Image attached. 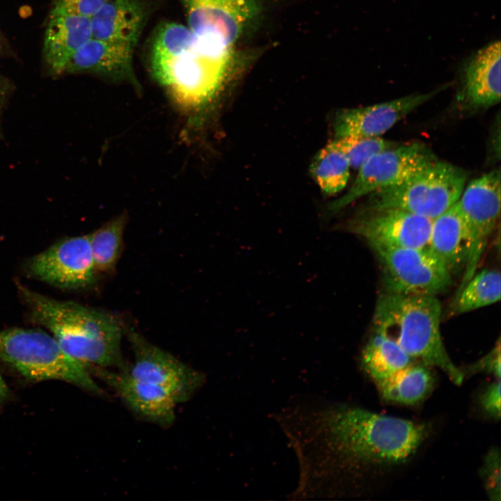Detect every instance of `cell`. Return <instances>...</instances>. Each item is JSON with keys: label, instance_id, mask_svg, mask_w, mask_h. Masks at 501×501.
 <instances>
[{"label": "cell", "instance_id": "13", "mask_svg": "<svg viewBox=\"0 0 501 501\" xmlns=\"http://www.w3.org/2000/svg\"><path fill=\"white\" fill-rule=\"evenodd\" d=\"M432 219L397 208L367 209L351 228L370 246L427 248Z\"/></svg>", "mask_w": 501, "mask_h": 501}, {"label": "cell", "instance_id": "20", "mask_svg": "<svg viewBox=\"0 0 501 501\" xmlns=\"http://www.w3.org/2000/svg\"><path fill=\"white\" fill-rule=\"evenodd\" d=\"M427 248L451 274L464 267L468 234L458 202L432 219Z\"/></svg>", "mask_w": 501, "mask_h": 501}, {"label": "cell", "instance_id": "31", "mask_svg": "<svg viewBox=\"0 0 501 501\" xmlns=\"http://www.w3.org/2000/svg\"><path fill=\"white\" fill-rule=\"evenodd\" d=\"M9 395V388L0 373V406L8 399Z\"/></svg>", "mask_w": 501, "mask_h": 501}, {"label": "cell", "instance_id": "18", "mask_svg": "<svg viewBox=\"0 0 501 501\" xmlns=\"http://www.w3.org/2000/svg\"><path fill=\"white\" fill-rule=\"evenodd\" d=\"M463 95L477 108L500 100V42L493 41L470 55L463 65Z\"/></svg>", "mask_w": 501, "mask_h": 501}, {"label": "cell", "instance_id": "17", "mask_svg": "<svg viewBox=\"0 0 501 501\" xmlns=\"http://www.w3.org/2000/svg\"><path fill=\"white\" fill-rule=\"evenodd\" d=\"M91 38L90 18L53 7L44 39V56L51 72L63 73L74 53Z\"/></svg>", "mask_w": 501, "mask_h": 501}, {"label": "cell", "instance_id": "15", "mask_svg": "<svg viewBox=\"0 0 501 501\" xmlns=\"http://www.w3.org/2000/svg\"><path fill=\"white\" fill-rule=\"evenodd\" d=\"M90 371L114 390L139 418L163 427L173 423L177 403L162 388L133 377L127 368L114 372L109 368L97 367Z\"/></svg>", "mask_w": 501, "mask_h": 501}, {"label": "cell", "instance_id": "30", "mask_svg": "<svg viewBox=\"0 0 501 501\" xmlns=\"http://www.w3.org/2000/svg\"><path fill=\"white\" fill-rule=\"evenodd\" d=\"M106 1L54 0V7L90 18Z\"/></svg>", "mask_w": 501, "mask_h": 501}, {"label": "cell", "instance_id": "23", "mask_svg": "<svg viewBox=\"0 0 501 501\" xmlns=\"http://www.w3.org/2000/svg\"><path fill=\"white\" fill-rule=\"evenodd\" d=\"M501 276L496 269H485L476 273L459 290L452 304L454 315L468 312L500 301Z\"/></svg>", "mask_w": 501, "mask_h": 501}, {"label": "cell", "instance_id": "25", "mask_svg": "<svg viewBox=\"0 0 501 501\" xmlns=\"http://www.w3.org/2000/svg\"><path fill=\"white\" fill-rule=\"evenodd\" d=\"M126 221L127 217L122 214L88 234L97 273L111 271L115 267L122 250Z\"/></svg>", "mask_w": 501, "mask_h": 501}, {"label": "cell", "instance_id": "6", "mask_svg": "<svg viewBox=\"0 0 501 501\" xmlns=\"http://www.w3.org/2000/svg\"><path fill=\"white\" fill-rule=\"evenodd\" d=\"M467 173L437 159L401 182L369 195L367 209L397 208L434 219L459 199Z\"/></svg>", "mask_w": 501, "mask_h": 501}, {"label": "cell", "instance_id": "19", "mask_svg": "<svg viewBox=\"0 0 501 501\" xmlns=\"http://www.w3.org/2000/svg\"><path fill=\"white\" fill-rule=\"evenodd\" d=\"M90 19L92 38L134 47L145 10L138 0H107Z\"/></svg>", "mask_w": 501, "mask_h": 501}, {"label": "cell", "instance_id": "24", "mask_svg": "<svg viewBox=\"0 0 501 501\" xmlns=\"http://www.w3.org/2000/svg\"><path fill=\"white\" fill-rule=\"evenodd\" d=\"M350 164L333 141L322 148L314 158L311 173L319 187L327 194L342 191L349 178Z\"/></svg>", "mask_w": 501, "mask_h": 501}, {"label": "cell", "instance_id": "16", "mask_svg": "<svg viewBox=\"0 0 501 501\" xmlns=\"http://www.w3.org/2000/svg\"><path fill=\"white\" fill-rule=\"evenodd\" d=\"M133 49L129 45L91 38L66 64L63 72L90 73L138 86L133 68Z\"/></svg>", "mask_w": 501, "mask_h": 501}, {"label": "cell", "instance_id": "14", "mask_svg": "<svg viewBox=\"0 0 501 501\" xmlns=\"http://www.w3.org/2000/svg\"><path fill=\"white\" fill-rule=\"evenodd\" d=\"M446 87L447 85H444L429 93L413 94L370 106L344 109L336 116L335 136H380Z\"/></svg>", "mask_w": 501, "mask_h": 501}, {"label": "cell", "instance_id": "28", "mask_svg": "<svg viewBox=\"0 0 501 501\" xmlns=\"http://www.w3.org/2000/svg\"><path fill=\"white\" fill-rule=\"evenodd\" d=\"M500 340H498L494 347L477 362L467 367L463 372L466 374L486 373L494 376L497 379H500Z\"/></svg>", "mask_w": 501, "mask_h": 501}, {"label": "cell", "instance_id": "9", "mask_svg": "<svg viewBox=\"0 0 501 501\" xmlns=\"http://www.w3.org/2000/svg\"><path fill=\"white\" fill-rule=\"evenodd\" d=\"M436 159L427 146L418 143L379 152L358 168L351 186L330 205L329 209L337 212L363 196L396 185Z\"/></svg>", "mask_w": 501, "mask_h": 501}, {"label": "cell", "instance_id": "2", "mask_svg": "<svg viewBox=\"0 0 501 501\" xmlns=\"http://www.w3.org/2000/svg\"><path fill=\"white\" fill-rule=\"evenodd\" d=\"M233 53H219L204 46L188 27L165 22L157 30L150 53L154 78L187 109L209 102L225 82Z\"/></svg>", "mask_w": 501, "mask_h": 501}, {"label": "cell", "instance_id": "21", "mask_svg": "<svg viewBox=\"0 0 501 501\" xmlns=\"http://www.w3.org/2000/svg\"><path fill=\"white\" fill-rule=\"evenodd\" d=\"M435 377L429 365L413 362L391 376L375 382L386 401L414 405L424 399L434 388Z\"/></svg>", "mask_w": 501, "mask_h": 501}, {"label": "cell", "instance_id": "12", "mask_svg": "<svg viewBox=\"0 0 501 501\" xmlns=\"http://www.w3.org/2000/svg\"><path fill=\"white\" fill-rule=\"evenodd\" d=\"M34 277L56 286L82 288L92 284L97 271L88 234L62 240L34 256L28 264Z\"/></svg>", "mask_w": 501, "mask_h": 501}, {"label": "cell", "instance_id": "11", "mask_svg": "<svg viewBox=\"0 0 501 501\" xmlns=\"http://www.w3.org/2000/svg\"><path fill=\"white\" fill-rule=\"evenodd\" d=\"M134 363L127 369L133 377L166 390L178 404L189 400L205 381L203 373L145 340L133 329L127 331Z\"/></svg>", "mask_w": 501, "mask_h": 501}, {"label": "cell", "instance_id": "8", "mask_svg": "<svg viewBox=\"0 0 501 501\" xmlns=\"http://www.w3.org/2000/svg\"><path fill=\"white\" fill-rule=\"evenodd\" d=\"M500 170L472 180L458 200L468 234V250L460 289L476 273L500 211Z\"/></svg>", "mask_w": 501, "mask_h": 501}, {"label": "cell", "instance_id": "10", "mask_svg": "<svg viewBox=\"0 0 501 501\" xmlns=\"http://www.w3.org/2000/svg\"><path fill=\"white\" fill-rule=\"evenodd\" d=\"M188 27L206 47L221 52L234 47L257 11L255 0H181Z\"/></svg>", "mask_w": 501, "mask_h": 501}, {"label": "cell", "instance_id": "22", "mask_svg": "<svg viewBox=\"0 0 501 501\" xmlns=\"http://www.w3.org/2000/svg\"><path fill=\"white\" fill-rule=\"evenodd\" d=\"M412 360L392 338L375 328L361 353L362 367L374 382L391 376Z\"/></svg>", "mask_w": 501, "mask_h": 501}, {"label": "cell", "instance_id": "5", "mask_svg": "<svg viewBox=\"0 0 501 501\" xmlns=\"http://www.w3.org/2000/svg\"><path fill=\"white\" fill-rule=\"evenodd\" d=\"M0 358L29 380H59L94 394L104 393L90 371L69 356L52 335L42 331H0Z\"/></svg>", "mask_w": 501, "mask_h": 501}, {"label": "cell", "instance_id": "7", "mask_svg": "<svg viewBox=\"0 0 501 501\" xmlns=\"http://www.w3.org/2000/svg\"><path fill=\"white\" fill-rule=\"evenodd\" d=\"M382 267L385 291L436 294L451 284V273L428 249L371 246Z\"/></svg>", "mask_w": 501, "mask_h": 501}, {"label": "cell", "instance_id": "26", "mask_svg": "<svg viewBox=\"0 0 501 501\" xmlns=\"http://www.w3.org/2000/svg\"><path fill=\"white\" fill-rule=\"evenodd\" d=\"M334 141L348 159L350 166L357 169L374 154L397 145L380 136H345Z\"/></svg>", "mask_w": 501, "mask_h": 501}, {"label": "cell", "instance_id": "4", "mask_svg": "<svg viewBox=\"0 0 501 501\" xmlns=\"http://www.w3.org/2000/svg\"><path fill=\"white\" fill-rule=\"evenodd\" d=\"M441 313L436 296L385 291L376 304L373 328L392 338L413 360L440 368L453 383L461 385L465 376L442 340Z\"/></svg>", "mask_w": 501, "mask_h": 501}, {"label": "cell", "instance_id": "3", "mask_svg": "<svg viewBox=\"0 0 501 501\" xmlns=\"http://www.w3.org/2000/svg\"><path fill=\"white\" fill-rule=\"evenodd\" d=\"M33 317L48 328L62 349L90 371L124 369L122 326L113 315L74 302L55 300L20 286Z\"/></svg>", "mask_w": 501, "mask_h": 501}, {"label": "cell", "instance_id": "27", "mask_svg": "<svg viewBox=\"0 0 501 501\" xmlns=\"http://www.w3.org/2000/svg\"><path fill=\"white\" fill-rule=\"evenodd\" d=\"M480 473L488 498L493 501H500V454L498 450L494 448L488 452Z\"/></svg>", "mask_w": 501, "mask_h": 501}, {"label": "cell", "instance_id": "1", "mask_svg": "<svg viewBox=\"0 0 501 501\" xmlns=\"http://www.w3.org/2000/svg\"><path fill=\"white\" fill-rule=\"evenodd\" d=\"M273 418L299 463L292 500L335 497L351 472L406 461L427 434L422 424L315 396L296 397Z\"/></svg>", "mask_w": 501, "mask_h": 501}, {"label": "cell", "instance_id": "29", "mask_svg": "<svg viewBox=\"0 0 501 501\" xmlns=\"http://www.w3.org/2000/svg\"><path fill=\"white\" fill-rule=\"evenodd\" d=\"M500 381L497 379L486 387L479 397V404L483 411L495 420L500 418Z\"/></svg>", "mask_w": 501, "mask_h": 501}]
</instances>
